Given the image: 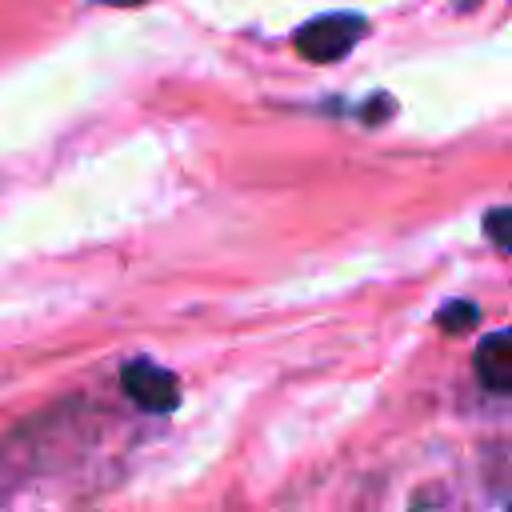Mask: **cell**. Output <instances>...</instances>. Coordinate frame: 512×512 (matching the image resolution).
<instances>
[{"instance_id":"2","label":"cell","mask_w":512,"mask_h":512,"mask_svg":"<svg viewBox=\"0 0 512 512\" xmlns=\"http://www.w3.org/2000/svg\"><path fill=\"white\" fill-rule=\"evenodd\" d=\"M368 32V20L356 16V12H328V16H316L308 20L304 28H296V52L312 64H332V60H344L360 36Z\"/></svg>"},{"instance_id":"3","label":"cell","mask_w":512,"mask_h":512,"mask_svg":"<svg viewBox=\"0 0 512 512\" xmlns=\"http://www.w3.org/2000/svg\"><path fill=\"white\" fill-rule=\"evenodd\" d=\"M120 388L128 392V400L136 408L156 412V416H164V412H172L180 404V380H176V372H168L164 364H156L148 356H136V360H128L120 368Z\"/></svg>"},{"instance_id":"7","label":"cell","mask_w":512,"mask_h":512,"mask_svg":"<svg viewBox=\"0 0 512 512\" xmlns=\"http://www.w3.org/2000/svg\"><path fill=\"white\" fill-rule=\"evenodd\" d=\"M100 4H116V8H128V4H144V0H100Z\"/></svg>"},{"instance_id":"6","label":"cell","mask_w":512,"mask_h":512,"mask_svg":"<svg viewBox=\"0 0 512 512\" xmlns=\"http://www.w3.org/2000/svg\"><path fill=\"white\" fill-rule=\"evenodd\" d=\"M484 236H488L496 248L512 252V204H508V208H492V212H484Z\"/></svg>"},{"instance_id":"4","label":"cell","mask_w":512,"mask_h":512,"mask_svg":"<svg viewBox=\"0 0 512 512\" xmlns=\"http://www.w3.org/2000/svg\"><path fill=\"white\" fill-rule=\"evenodd\" d=\"M472 368L476 380L496 392V396H512V328H496L488 332L476 352H472Z\"/></svg>"},{"instance_id":"1","label":"cell","mask_w":512,"mask_h":512,"mask_svg":"<svg viewBox=\"0 0 512 512\" xmlns=\"http://www.w3.org/2000/svg\"><path fill=\"white\" fill-rule=\"evenodd\" d=\"M88 424L92 420L80 404H60L16 424L0 440V504H8L20 488L36 484L40 476L64 468L88 440Z\"/></svg>"},{"instance_id":"5","label":"cell","mask_w":512,"mask_h":512,"mask_svg":"<svg viewBox=\"0 0 512 512\" xmlns=\"http://www.w3.org/2000/svg\"><path fill=\"white\" fill-rule=\"evenodd\" d=\"M480 320V308L472 304V300H448L440 312H436V324L444 328V332H464V328H472Z\"/></svg>"}]
</instances>
